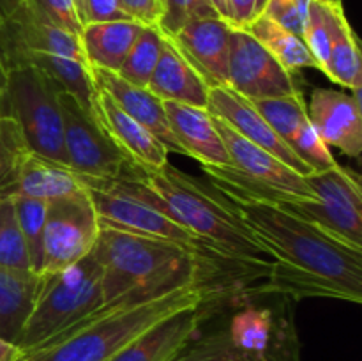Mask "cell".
I'll use <instances>...</instances> for the list:
<instances>
[{
	"mask_svg": "<svg viewBox=\"0 0 362 361\" xmlns=\"http://www.w3.org/2000/svg\"><path fill=\"white\" fill-rule=\"evenodd\" d=\"M216 188V186H214ZM237 218L272 257L264 292L303 297L362 301V250L354 248L297 212L262 198L221 190Z\"/></svg>",
	"mask_w": 362,
	"mask_h": 361,
	"instance_id": "cell-1",
	"label": "cell"
},
{
	"mask_svg": "<svg viewBox=\"0 0 362 361\" xmlns=\"http://www.w3.org/2000/svg\"><path fill=\"white\" fill-rule=\"evenodd\" d=\"M211 275L147 294H133L76 322L21 361H110L163 319L218 294Z\"/></svg>",
	"mask_w": 362,
	"mask_h": 361,
	"instance_id": "cell-2",
	"label": "cell"
},
{
	"mask_svg": "<svg viewBox=\"0 0 362 361\" xmlns=\"http://www.w3.org/2000/svg\"><path fill=\"white\" fill-rule=\"evenodd\" d=\"M134 176L154 193L163 211L197 236L212 253L244 273L267 278L272 268L271 253L214 186H205L170 163L159 170L134 166Z\"/></svg>",
	"mask_w": 362,
	"mask_h": 361,
	"instance_id": "cell-3",
	"label": "cell"
},
{
	"mask_svg": "<svg viewBox=\"0 0 362 361\" xmlns=\"http://www.w3.org/2000/svg\"><path fill=\"white\" fill-rule=\"evenodd\" d=\"M92 255L101 268L105 303L147 294L211 275L207 255L161 237L99 225Z\"/></svg>",
	"mask_w": 362,
	"mask_h": 361,
	"instance_id": "cell-4",
	"label": "cell"
},
{
	"mask_svg": "<svg viewBox=\"0 0 362 361\" xmlns=\"http://www.w3.org/2000/svg\"><path fill=\"white\" fill-rule=\"evenodd\" d=\"M105 303L101 268L90 253L71 268L41 275L37 296L16 345L25 353L45 345Z\"/></svg>",
	"mask_w": 362,
	"mask_h": 361,
	"instance_id": "cell-5",
	"label": "cell"
},
{
	"mask_svg": "<svg viewBox=\"0 0 362 361\" xmlns=\"http://www.w3.org/2000/svg\"><path fill=\"white\" fill-rule=\"evenodd\" d=\"M49 78L30 66L7 69L0 92V115L9 119L28 152L67 166L59 94Z\"/></svg>",
	"mask_w": 362,
	"mask_h": 361,
	"instance_id": "cell-6",
	"label": "cell"
},
{
	"mask_svg": "<svg viewBox=\"0 0 362 361\" xmlns=\"http://www.w3.org/2000/svg\"><path fill=\"white\" fill-rule=\"evenodd\" d=\"M78 179L94 204L101 227L148 237H161L193 248L205 255L212 253L197 236H193L189 230L184 229L180 223L163 211L154 193L134 176V166L129 177H119V179L78 177Z\"/></svg>",
	"mask_w": 362,
	"mask_h": 361,
	"instance_id": "cell-7",
	"label": "cell"
},
{
	"mask_svg": "<svg viewBox=\"0 0 362 361\" xmlns=\"http://www.w3.org/2000/svg\"><path fill=\"white\" fill-rule=\"evenodd\" d=\"M317 200L276 202L297 212L336 239L362 250L361 177L341 165L304 176ZM271 202V200H269Z\"/></svg>",
	"mask_w": 362,
	"mask_h": 361,
	"instance_id": "cell-8",
	"label": "cell"
},
{
	"mask_svg": "<svg viewBox=\"0 0 362 361\" xmlns=\"http://www.w3.org/2000/svg\"><path fill=\"white\" fill-rule=\"evenodd\" d=\"M67 168L87 179H119L133 173V163L117 149L94 112L73 94H59Z\"/></svg>",
	"mask_w": 362,
	"mask_h": 361,
	"instance_id": "cell-9",
	"label": "cell"
},
{
	"mask_svg": "<svg viewBox=\"0 0 362 361\" xmlns=\"http://www.w3.org/2000/svg\"><path fill=\"white\" fill-rule=\"evenodd\" d=\"M98 234L99 219L85 188L48 202L41 275L62 271L87 257Z\"/></svg>",
	"mask_w": 362,
	"mask_h": 361,
	"instance_id": "cell-10",
	"label": "cell"
},
{
	"mask_svg": "<svg viewBox=\"0 0 362 361\" xmlns=\"http://www.w3.org/2000/svg\"><path fill=\"white\" fill-rule=\"evenodd\" d=\"M226 87L250 101L299 92L293 73L286 71L250 32L235 27L230 34Z\"/></svg>",
	"mask_w": 362,
	"mask_h": 361,
	"instance_id": "cell-11",
	"label": "cell"
},
{
	"mask_svg": "<svg viewBox=\"0 0 362 361\" xmlns=\"http://www.w3.org/2000/svg\"><path fill=\"white\" fill-rule=\"evenodd\" d=\"M219 292L186 308L141 333L110 361H173L218 311Z\"/></svg>",
	"mask_w": 362,
	"mask_h": 361,
	"instance_id": "cell-12",
	"label": "cell"
},
{
	"mask_svg": "<svg viewBox=\"0 0 362 361\" xmlns=\"http://www.w3.org/2000/svg\"><path fill=\"white\" fill-rule=\"evenodd\" d=\"M214 124L226 151H228L230 163H232L230 166L235 172H239L240 176L253 180V183L262 184L269 190L285 193L288 197L299 198V200H304V198L317 200L308 188L304 176L286 166L281 159H278L265 149L258 147L257 144L240 137L225 120L214 117Z\"/></svg>",
	"mask_w": 362,
	"mask_h": 361,
	"instance_id": "cell-13",
	"label": "cell"
},
{
	"mask_svg": "<svg viewBox=\"0 0 362 361\" xmlns=\"http://www.w3.org/2000/svg\"><path fill=\"white\" fill-rule=\"evenodd\" d=\"M308 119L329 147H336L350 158L362 152L361 92L315 88L306 105Z\"/></svg>",
	"mask_w": 362,
	"mask_h": 361,
	"instance_id": "cell-14",
	"label": "cell"
},
{
	"mask_svg": "<svg viewBox=\"0 0 362 361\" xmlns=\"http://www.w3.org/2000/svg\"><path fill=\"white\" fill-rule=\"evenodd\" d=\"M207 112L218 119L225 120L232 130H235L240 137L253 142L258 147L281 159L286 166L296 170L300 176H308L311 170L300 161L296 152L286 145L283 138L269 126L267 120L262 117L250 99L237 94L230 87H211L209 91Z\"/></svg>",
	"mask_w": 362,
	"mask_h": 361,
	"instance_id": "cell-15",
	"label": "cell"
},
{
	"mask_svg": "<svg viewBox=\"0 0 362 361\" xmlns=\"http://www.w3.org/2000/svg\"><path fill=\"white\" fill-rule=\"evenodd\" d=\"M232 25L223 18H200L180 28L172 41L209 87L228 85V53ZM168 38V35H166Z\"/></svg>",
	"mask_w": 362,
	"mask_h": 361,
	"instance_id": "cell-16",
	"label": "cell"
},
{
	"mask_svg": "<svg viewBox=\"0 0 362 361\" xmlns=\"http://www.w3.org/2000/svg\"><path fill=\"white\" fill-rule=\"evenodd\" d=\"M92 112L110 140L134 166L144 170H159L168 165V147L147 127L119 108L110 99V96L98 87H95Z\"/></svg>",
	"mask_w": 362,
	"mask_h": 361,
	"instance_id": "cell-17",
	"label": "cell"
},
{
	"mask_svg": "<svg viewBox=\"0 0 362 361\" xmlns=\"http://www.w3.org/2000/svg\"><path fill=\"white\" fill-rule=\"evenodd\" d=\"M226 336L237 349L265 356L297 342L293 319L274 308L246 304L223 319Z\"/></svg>",
	"mask_w": 362,
	"mask_h": 361,
	"instance_id": "cell-18",
	"label": "cell"
},
{
	"mask_svg": "<svg viewBox=\"0 0 362 361\" xmlns=\"http://www.w3.org/2000/svg\"><path fill=\"white\" fill-rule=\"evenodd\" d=\"M90 73L95 87L106 92L119 108H122L141 126L147 127L154 137H158L168 147L170 152L186 156L170 127L165 106L158 96L152 94L147 87H136V85L129 84L112 71L90 67Z\"/></svg>",
	"mask_w": 362,
	"mask_h": 361,
	"instance_id": "cell-19",
	"label": "cell"
},
{
	"mask_svg": "<svg viewBox=\"0 0 362 361\" xmlns=\"http://www.w3.org/2000/svg\"><path fill=\"white\" fill-rule=\"evenodd\" d=\"M170 127L187 158L204 165L230 166V156L216 130L214 117L207 108L182 105L175 101H163Z\"/></svg>",
	"mask_w": 362,
	"mask_h": 361,
	"instance_id": "cell-20",
	"label": "cell"
},
{
	"mask_svg": "<svg viewBox=\"0 0 362 361\" xmlns=\"http://www.w3.org/2000/svg\"><path fill=\"white\" fill-rule=\"evenodd\" d=\"M147 88L161 101H175L198 108H207L211 91L204 76L191 66L189 60L166 35Z\"/></svg>",
	"mask_w": 362,
	"mask_h": 361,
	"instance_id": "cell-21",
	"label": "cell"
},
{
	"mask_svg": "<svg viewBox=\"0 0 362 361\" xmlns=\"http://www.w3.org/2000/svg\"><path fill=\"white\" fill-rule=\"evenodd\" d=\"M141 28L144 25L134 20L85 23L80 32V45L88 66L117 73Z\"/></svg>",
	"mask_w": 362,
	"mask_h": 361,
	"instance_id": "cell-22",
	"label": "cell"
},
{
	"mask_svg": "<svg viewBox=\"0 0 362 361\" xmlns=\"http://www.w3.org/2000/svg\"><path fill=\"white\" fill-rule=\"evenodd\" d=\"M80 190H83V184L67 166L57 165L25 151L16 166L11 197H28L52 202Z\"/></svg>",
	"mask_w": 362,
	"mask_h": 361,
	"instance_id": "cell-23",
	"label": "cell"
},
{
	"mask_svg": "<svg viewBox=\"0 0 362 361\" xmlns=\"http://www.w3.org/2000/svg\"><path fill=\"white\" fill-rule=\"evenodd\" d=\"M329 23H331V50L324 74L350 92L362 88V55L359 39L346 18L343 6L329 4Z\"/></svg>",
	"mask_w": 362,
	"mask_h": 361,
	"instance_id": "cell-24",
	"label": "cell"
},
{
	"mask_svg": "<svg viewBox=\"0 0 362 361\" xmlns=\"http://www.w3.org/2000/svg\"><path fill=\"white\" fill-rule=\"evenodd\" d=\"M41 275L0 265V338L16 343L34 306Z\"/></svg>",
	"mask_w": 362,
	"mask_h": 361,
	"instance_id": "cell-25",
	"label": "cell"
},
{
	"mask_svg": "<svg viewBox=\"0 0 362 361\" xmlns=\"http://www.w3.org/2000/svg\"><path fill=\"white\" fill-rule=\"evenodd\" d=\"M173 361H299V342L265 356H257L237 349L226 336L223 322H219L207 331L202 328Z\"/></svg>",
	"mask_w": 362,
	"mask_h": 361,
	"instance_id": "cell-26",
	"label": "cell"
},
{
	"mask_svg": "<svg viewBox=\"0 0 362 361\" xmlns=\"http://www.w3.org/2000/svg\"><path fill=\"white\" fill-rule=\"evenodd\" d=\"M244 30L250 32L286 71L296 74L304 67L318 69L317 62L311 57L306 42L303 38L296 35L293 32L286 30L276 21L269 20L267 16L260 14L257 20L251 21Z\"/></svg>",
	"mask_w": 362,
	"mask_h": 361,
	"instance_id": "cell-27",
	"label": "cell"
},
{
	"mask_svg": "<svg viewBox=\"0 0 362 361\" xmlns=\"http://www.w3.org/2000/svg\"><path fill=\"white\" fill-rule=\"evenodd\" d=\"M163 39L165 35L158 27L144 25L117 74L136 87H147L159 60Z\"/></svg>",
	"mask_w": 362,
	"mask_h": 361,
	"instance_id": "cell-28",
	"label": "cell"
},
{
	"mask_svg": "<svg viewBox=\"0 0 362 361\" xmlns=\"http://www.w3.org/2000/svg\"><path fill=\"white\" fill-rule=\"evenodd\" d=\"M251 103L267 120L269 126L285 142H288L293 133L308 120L306 101L300 91L288 96H279V98L253 99Z\"/></svg>",
	"mask_w": 362,
	"mask_h": 361,
	"instance_id": "cell-29",
	"label": "cell"
},
{
	"mask_svg": "<svg viewBox=\"0 0 362 361\" xmlns=\"http://www.w3.org/2000/svg\"><path fill=\"white\" fill-rule=\"evenodd\" d=\"M0 265L32 271L30 255L18 225L13 197H0Z\"/></svg>",
	"mask_w": 362,
	"mask_h": 361,
	"instance_id": "cell-30",
	"label": "cell"
},
{
	"mask_svg": "<svg viewBox=\"0 0 362 361\" xmlns=\"http://www.w3.org/2000/svg\"><path fill=\"white\" fill-rule=\"evenodd\" d=\"M16 209L18 225L27 243L30 255L32 271L41 275L42 269V243H45V223L48 202L28 197H13Z\"/></svg>",
	"mask_w": 362,
	"mask_h": 361,
	"instance_id": "cell-31",
	"label": "cell"
},
{
	"mask_svg": "<svg viewBox=\"0 0 362 361\" xmlns=\"http://www.w3.org/2000/svg\"><path fill=\"white\" fill-rule=\"evenodd\" d=\"M286 144L296 152L297 158L311 170V173L322 172V170H327L331 166L338 165L334 156L329 151V145L315 131L310 119L293 133V137Z\"/></svg>",
	"mask_w": 362,
	"mask_h": 361,
	"instance_id": "cell-32",
	"label": "cell"
},
{
	"mask_svg": "<svg viewBox=\"0 0 362 361\" xmlns=\"http://www.w3.org/2000/svg\"><path fill=\"white\" fill-rule=\"evenodd\" d=\"M214 16H219V14L216 13L211 0H161V16H159L158 28L165 35L172 38L189 21Z\"/></svg>",
	"mask_w": 362,
	"mask_h": 361,
	"instance_id": "cell-33",
	"label": "cell"
},
{
	"mask_svg": "<svg viewBox=\"0 0 362 361\" xmlns=\"http://www.w3.org/2000/svg\"><path fill=\"white\" fill-rule=\"evenodd\" d=\"M303 41L306 42L318 71L324 73L331 50V23H329V4L311 0Z\"/></svg>",
	"mask_w": 362,
	"mask_h": 361,
	"instance_id": "cell-34",
	"label": "cell"
},
{
	"mask_svg": "<svg viewBox=\"0 0 362 361\" xmlns=\"http://www.w3.org/2000/svg\"><path fill=\"white\" fill-rule=\"evenodd\" d=\"M25 151L27 147L14 124L0 115V197H11L16 166Z\"/></svg>",
	"mask_w": 362,
	"mask_h": 361,
	"instance_id": "cell-35",
	"label": "cell"
},
{
	"mask_svg": "<svg viewBox=\"0 0 362 361\" xmlns=\"http://www.w3.org/2000/svg\"><path fill=\"white\" fill-rule=\"evenodd\" d=\"M311 0H267L264 16L303 38Z\"/></svg>",
	"mask_w": 362,
	"mask_h": 361,
	"instance_id": "cell-36",
	"label": "cell"
},
{
	"mask_svg": "<svg viewBox=\"0 0 362 361\" xmlns=\"http://www.w3.org/2000/svg\"><path fill=\"white\" fill-rule=\"evenodd\" d=\"M25 2L49 23L57 25L71 34L80 35L83 21H81L74 0H25Z\"/></svg>",
	"mask_w": 362,
	"mask_h": 361,
	"instance_id": "cell-37",
	"label": "cell"
},
{
	"mask_svg": "<svg viewBox=\"0 0 362 361\" xmlns=\"http://www.w3.org/2000/svg\"><path fill=\"white\" fill-rule=\"evenodd\" d=\"M115 20H131L120 0H83V25Z\"/></svg>",
	"mask_w": 362,
	"mask_h": 361,
	"instance_id": "cell-38",
	"label": "cell"
},
{
	"mask_svg": "<svg viewBox=\"0 0 362 361\" xmlns=\"http://www.w3.org/2000/svg\"><path fill=\"white\" fill-rule=\"evenodd\" d=\"M265 6L267 0H228L230 25L235 28H246L264 13Z\"/></svg>",
	"mask_w": 362,
	"mask_h": 361,
	"instance_id": "cell-39",
	"label": "cell"
},
{
	"mask_svg": "<svg viewBox=\"0 0 362 361\" xmlns=\"http://www.w3.org/2000/svg\"><path fill=\"white\" fill-rule=\"evenodd\" d=\"M120 4L131 20L141 25L158 27L161 16V0H120Z\"/></svg>",
	"mask_w": 362,
	"mask_h": 361,
	"instance_id": "cell-40",
	"label": "cell"
},
{
	"mask_svg": "<svg viewBox=\"0 0 362 361\" xmlns=\"http://www.w3.org/2000/svg\"><path fill=\"white\" fill-rule=\"evenodd\" d=\"M25 356V350L16 343L0 338V361H20Z\"/></svg>",
	"mask_w": 362,
	"mask_h": 361,
	"instance_id": "cell-41",
	"label": "cell"
},
{
	"mask_svg": "<svg viewBox=\"0 0 362 361\" xmlns=\"http://www.w3.org/2000/svg\"><path fill=\"white\" fill-rule=\"evenodd\" d=\"M23 0H0V25L21 6Z\"/></svg>",
	"mask_w": 362,
	"mask_h": 361,
	"instance_id": "cell-42",
	"label": "cell"
},
{
	"mask_svg": "<svg viewBox=\"0 0 362 361\" xmlns=\"http://www.w3.org/2000/svg\"><path fill=\"white\" fill-rule=\"evenodd\" d=\"M211 4L214 6L216 13L223 18L225 21L230 23V11H228V0H211Z\"/></svg>",
	"mask_w": 362,
	"mask_h": 361,
	"instance_id": "cell-43",
	"label": "cell"
},
{
	"mask_svg": "<svg viewBox=\"0 0 362 361\" xmlns=\"http://www.w3.org/2000/svg\"><path fill=\"white\" fill-rule=\"evenodd\" d=\"M6 74H7V69H6V62H4L2 52H0V92H2L4 85H6Z\"/></svg>",
	"mask_w": 362,
	"mask_h": 361,
	"instance_id": "cell-44",
	"label": "cell"
},
{
	"mask_svg": "<svg viewBox=\"0 0 362 361\" xmlns=\"http://www.w3.org/2000/svg\"><path fill=\"white\" fill-rule=\"evenodd\" d=\"M318 2L331 4V6H343V0H318Z\"/></svg>",
	"mask_w": 362,
	"mask_h": 361,
	"instance_id": "cell-45",
	"label": "cell"
},
{
	"mask_svg": "<svg viewBox=\"0 0 362 361\" xmlns=\"http://www.w3.org/2000/svg\"><path fill=\"white\" fill-rule=\"evenodd\" d=\"M23 357H25V356H23ZM23 357H21V360H23ZM21 360H20V361H21Z\"/></svg>",
	"mask_w": 362,
	"mask_h": 361,
	"instance_id": "cell-46",
	"label": "cell"
}]
</instances>
